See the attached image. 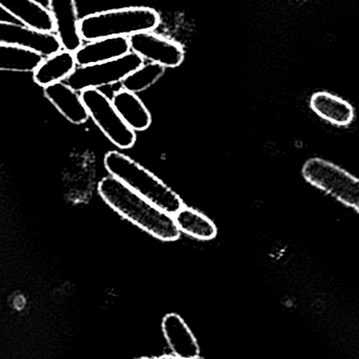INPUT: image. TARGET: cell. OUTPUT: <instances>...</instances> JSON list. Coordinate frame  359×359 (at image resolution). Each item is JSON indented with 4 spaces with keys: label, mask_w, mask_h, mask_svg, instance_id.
<instances>
[{
    "label": "cell",
    "mask_w": 359,
    "mask_h": 359,
    "mask_svg": "<svg viewBox=\"0 0 359 359\" xmlns=\"http://www.w3.org/2000/svg\"><path fill=\"white\" fill-rule=\"evenodd\" d=\"M101 198L124 219L164 242H174L181 236L174 215L156 206L114 177L101 180Z\"/></svg>",
    "instance_id": "cell-1"
},
{
    "label": "cell",
    "mask_w": 359,
    "mask_h": 359,
    "mask_svg": "<svg viewBox=\"0 0 359 359\" xmlns=\"http://www.w3.org/2000/svg\"><path fill=\"white\" fill-rule=\"evenodd\" d=\"M161 16L149 6H126L92 13L80 19V33L84 41L102 38H130L135 34L155 31Z\"/></svg>",
    "instance_id": "cell-2"
},
{
    "label": "cell",
    "mask_w": 359,
    "mask_h": 359,
    "mask_svg": "<svg viewBox=\"0 0 359 359\" xmlns=\"http://www.w3.org/2000/svg\"><path fill=\"white\" fill-rule=\"evenodd\" d=\"M104 166L111 177L119 180L170 215H176L185 205L170 186L120 151L107 153L104 157Z\"/></svg>",
    "instance_id": "cell-3"
},
{
    "label": "cell",
    "mask_w": 359,
    "mask_h": 359,
    "mask_svg": "<svg viewBox=\"0 0 359 359\" xmlns=\"http://www.w3.org/2000/svg\"><path fill=\"white\" fill-rule=\"evenodd\" d=\"M304 179L310 185L332 196L341 204L353 207L359 196V179L330 160L313 157L302 168Z\"/></svg>",
    "instance_id": "cell-4"
},
{
    "label": "cell",
    "mask_w": 359,
    "mask_h": 359,
    "mask_svg": "<svg viewBox=\"0 0 359 359\" xmlns=\"http://www.w3.org/2000/svg\"><path fill=\"white\" fill-rule=\"evenodd\" d=\"M81 97L90 118L111 142L121 149L134 147L137 141L136 132L122 119L111 99L99 88L82 90Z\"/></svg>",
    "instance_id": "cell-5"
},
{
    "label": "cell",
    "mask_w": 359,
    "mask_h": 359,
    "mask_svg": "<svg viewBox=\"0 0 359 359\" xmlns=\"http://www.w3.org/2000/svg\"><path fill=\"white\" fill-rule=\"evenodd\" d=\"M143 63L144 60L140 56L130 52L115 60L77 67L65 82L79 93L88 88L100 90L103 86L121 83L130 74L139 69Z\"/></svg>",
    "instance_id": "cell-6"
},
{
    "label": "cell",
    "mask_w": 359,
    "mask_h": 359,
    "mask_svg": "<svg viewBox=\"0 0 359 359\" xmlns=\"http://www.w3.org/2000/svg\"><path fill=\"white\" fill-rule=\"evenodd\" d=\"M130 52L147 62L156 63L165 69H175L183 63L185 50L182 44L155 31L142 32L128 38Z\"/></svg>",
    "instance_id": "cell-7"
},
{
    "label": "cell",
    "mask_w": 359,
    "mask_h": 359,
    "mask_svg": "<svg viewBox=\"0 0 359 359\" xmlns=\"http://www.w3.org/2000/svg\"><path fill=\"white\" fill-rule=\"evenodd\" d=\"M0 43L37 53L43 58L62 50L56 34L38 31L11 21L0 20Z\"/></svg>",
    "instance_id": "cell-8"
},
{
    "label": "cell",
    "mask_w": 359,
    "mask_h": 359,
    "mask_svg": "<svg viewBox=\"0 0 359 359\" xmlns=\"http://www.w3.org/2000/svg\"><path fill=\"white\" fill-rule=\"evenodd\" d=\"M48 11L55 22V34L62 50L75 54L82 46L80 18L76 0H48Z\"/></svg>",
    "instance_id": "cell-9"
},
{
    "label": "cell",
    "mask_w": 359,
    "mask_h": 359,
    "mask_svg": "<svg viewBox=\"0 0 359 359\" xmlns=\"http://www.w3.org/2000/svg\"><path fill=\"white\" fill-rule=\"evenodd\" d=\"M309 105L320 119L337 128H348L355 120L356 111L353 105L339 95L327 90L312 94Z\"/></svg>",
    "instance_id": "cell-10"
},
{
    "label": "cell",
    "mask_w": 359,
    "mask_h": 359,
    "mask_svg": "<svg viewBox=\"0 0 359 359\" xmlns=\"http://www.w3.org/2000/svg\"><path fill=\"white\" fill-rule=\"evenodd\" d=\"M128 53H130L128 38H102L83 43L75 53V59L77 67H86L115 60Z\"/></svg>",
    "instance_id": "cell-11"
},
{
    "label": "cell",
    "mask_w": 359,
    "mask_h": 359,
    "mask_svg": "<svg viewBox=\"0 0 359 359\" xmlns=\"http://www.w3.org/2000/svg\"><path fill=\"white\" fill-rule=\"evenodd\" d=\"M48 100L58 109L59 113L74 124H83L90 115L82 100L81 93L77 92L65 81L44 88Z\"/></svg>",
    "instance_id": "cell-12"
},
{
    "label": "cell",
    "mask_w": 359,
    "mask_h": 359,
    "mask_svg": "<svg viewBox=\"0 0 359 359\" xmlns=\"http://www.w3.org/2000/svg\"><path fill=\"white\" fill-rule=\"evenodd\" d=\"M0 8L11 16L38 31L55 33V22L48 8L36 0H0Z\"/></svg>",
    "instance_id": "cell-13"
},
{
    "label": "cell",
    "mask_w": 359,
    "mask_h": 359,
    "mask_svg": "<svg viewBox=\"0 0 359 359\" xmlns=\"http://www.w3.org/2000/svg\"><path fill=\"white\" fill-rule=\"evenodd\" d=\"M162 331L175 356L181 358H198L200 346L198 341L179 314L170 313L164 316Z\"/></svg>",
    "instance_id": "cell-14"
},
{
    "label": "cell",
    "mask_w": 359,
    "mask_h": 359,
    "mask_svg": "<svg viewBox=\"0 0 359 359\" xmlns=\"http://www.w3.org/2000/svg\"><path fill=\"white\" fill-rule=\"evenodd\" d=\"M77 67L75 54L61 50L60 52L42 59L33 73V79L41 88L65 81Z\"/></svg>",
    "instance_id": "cell-15"
},
{
    "label": "cell",
    "mask_w": 359,
    "mask_h": 359,
    "mask_svg": "<svg viewBox=\"0 0 359 359\" xmlns=\"http://www.w3.org/2000/svg\"><path fill=\"white\" fill-rule=\"evenodd\" d=\"M111 101L122 119L135 132H143L151 126V113L138 94L120 88Z\"/></svg>",
    "instance_id": "cell-16"
},
{
    "label": "cell",
    "mask_w": 359,
    "mask_h": 359,
    "mask_svg": "<svg viewBox=\"0 0 359 359\" xmlns=\"http://www.w3.org/2000/svg\"><path fill=\"white\" fill-rule=\"evenodd\" d=\"M175 222L180 231L198 240L209 241L217 236L215 224L206 215L196 209L184 205L174 215Z\"/></svg>",
    "instance_id": "cell-17"
},
{
    "label": "cell",
    "mask_w": 359,
    "mask_h": 359,
    "mask_svg": "<svg viewBox=\"0 0 359 359\" xmlns=\"http://www.w3.org/2000/svg\"><path fill=\"white\" fill-rule=\"evenodd\" d=\"M42 59L37 53L0 43V71L34 73Z\"/></svg>",
    "instance_id": "cell-18"
},
{
    "label": "cell",
    "mask_w": 359,
    "mask_h": 359,
    "mask_svg": "<svg viewBox=\"0 0 359 359\" xmlns=\"http://www.w3.org/2000/svg\"><path fill=\"white\" fill-rule=\"evenodd\" d=\"M165 74V67L156 63L144 62L121 82L122 88L139 94L157 83Z\"/></svg>",
    "instance_id": "cell-19"
},
{
    "label": "cell",
    "mask_w": 359,
    "mask_h": 359,
    "mask_svg": "<svg viewBox=\"0 0 359 359\" xmlns=\"http://www.w3.org/2000/svg\"><path fill=\"white\" fill-rule=\"evenodd\" d=\"M157 359H198V358H177V356H175V355H163V356H160V358H158Z\"/></svg>",
    "instance_id": "cell-20"
},
{
    "label": "cell",
    "mask_w": 359,
    "mask_h": 359,
    "mask_svg": "<svg viewBox=\"0 0 359 359\" xmlns=\"http://www.w3.org/2000/svg\"><path fill=\"white\" fill-rule=\"evenodd\" d=\"M352 208H353L359 215V196L358 200H356L355 204H354V206L352 207Z\"/></svg>",
    "instance_id": "cell-21"
},
{
    "label": "cell",
    "mask_w": 359,
    "mask_h": 359,
    "mask_svg": "<svg viewBox=\"0 0 359 359\" xmlns=\"http://www.w3.org/2000/svg\"><path fill=\"white\" fill-rule=\"evenodd\" d=\"M136 359H151V358H136Z\"/></svg>",
    "instance_id": "cell-22"
}]
</instances>
